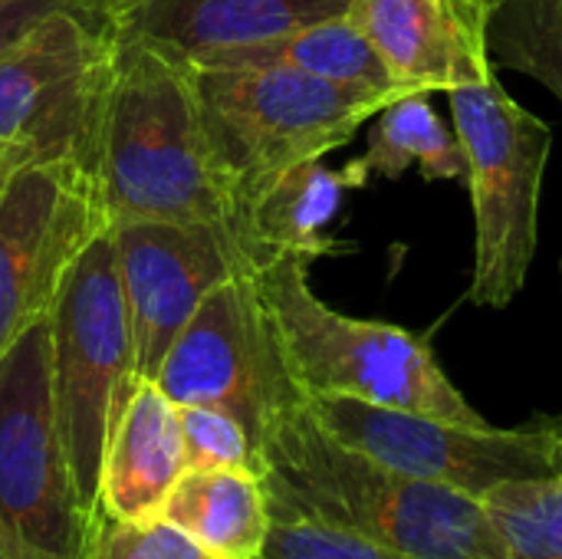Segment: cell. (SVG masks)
<instances>
[{
  "instance_id": "cell-1",
  "label": "cell",
  "mask_w": 562,
  "mask_h": 559,
  "mask_svg": "<svg viewBox=\"0 0 562 559\" xmlns=\"http://www.w3.org/2000/svg\"><path fill=\"white\" fill-rule=\"evenodd\" d=\"M95 178L112 227L125 221L234 227L237 191L184 59L115 40Z\"/></svg>"
},
{
  "instance_id": "cell-2",
  "label": "cell",
  "mask_w": 562,
  "mask_h": 559,
  "mask_svg": "<svg viewBox=\"0 0 562 559\" xmlns=\"http://www.w3.org/2000/svg\"><path fill=\"white\" fill-rule=\"evenodd\" d=\"M260 455L267 494L313 521L418 559H507L484 501L346 448L306 402L270 425Z\"/></svg>"
},
{
  "instance_id": "cell-3",
  "label": "cell",
  "mask_w": 562,
  "mask_h": 559,
  "mask_svg": "<svg viewBox=\"0 0 562 559\" xmlns=\"http://www.w3.org/2000/svg\"><path fill=\"white\" fill-rule=\"evenodd\" d=\"M254 280L303 399L346 395L458 425H487L445 376L428 339L326 306L310 287V260L280 254L257 267Z\"/></svg>"
},
{
  "instance_id": "cell-4",
  "label": "cell",
  "mask_w": 562,
  "mask_h": 559,
  "mask_svg": "<svg viewBox=\"0 0 562 559\" xmlns=\"http://www.w3.org/2000/svg\"><path fill=\"white\" fill-rule=\"evenodd\" d=\"M49 336L56 425L79 504L99 534L105 448L138 385L112 227L76 260L49 310Z\"/></svg>"
},
{
  "instance_id": "cell-5",
  "label": "cell",
  "mask_w": 562,
  "mask_h": 559,
  "mask_svg": "<svg viewBox=\"0 0 562 559\" xmlns=\"http://www.w3.org/2000/svg\"><path fill=\"white\" fill-rule=\"evenodd\" d=\"M191 69L211 138L237 191V214L277 175L346 145L362 122L405 96L339 86L286 66Z\"/></svg>"
},
{
  "instance_id": "cell-6",
  "label": "cell",
  "mask_w": 562,
  "mask_h": 559,
  "mask_svg": "<svg viewBox=\"0 0 562 559\" xmlns=\"http://www.w3.org/2000/svg\"><path fill=\"white\" fill-rule=\"evenodd\" d=\"M454 132L468 155L477 224L474 306H510L524 290L540 241V191L553 148L550 125L514 102L497 76L448 89Z\"/></svg>"
},
{
  "instance_id": "cell-7",
  "label": "cell",
  "mask_w": 562,
  "mask_h": 559,
  "mask_svg": "<svg viewBox=\"0 0 562 559\" xmlns=\"http://www.w3.org/2000/svg\"><path fill=\"white\" fill-rule=\"evenodd\" d=\"M92 544L56 425L46 316L0 356V559H89Z\"/></svg>"
},
{
  "instance_id": "cell-8",
  "label": "cell",
  "mask_w": 562,
  "mask_h": 559,
  "mask_svg": "<svg viewBox=\"0 0 562 559\" xmlns=\"http://www.w3.org/2000/svg\"><path fill=\"white\" fill-rule=\"evenodd\" d=\"M112 59L105 10H59L0 53V178L59 158L95 171Z\"/></svg>"
},
{
  "instance_id": "cell-9",
  "label": "cell",
  "mask_w": 562,
  "mask_h": 559,
  "mask_svg": "<svg viewBox=\"0 0 562 559\" xmlns=\"http://www.w3.org/2000/svg\"><path fill=\"white\" fill-rule=\"evenodd\" d=\"M306 409L319 428L346 448L477 501L510 481L560 474L562 428L507 432L491 425H458L346 395H313L306 399Z\"/></svg>"
},
{
  "instance_id": "cell-10",
  "label": "cell",
  "mask_w": 562,
  "mask_h": 559,
  "mask_svg": "<svg viewBox=\"0 0 562 559\" xmlns=\"http://www.w3.org/2000/svg\"><path fill=\"white\" fill-rule=\"evenodd\" d=\"M155 385L171 405L231 412L257 448L280 415L306 402L286 369L254 270L231 277L204 297L171 343Z\"/></svg>"
},
{
  "instance_id": "cell-11",
  "label": "cell",
  "mask_w": 562,
  "mask_h": 559,
  "mask_svg": "<svg viewBox=\"0 0 562 559\" xmlns=\"http://www.w3.org/2000/svg\"><path fill=\"white\" fill-rule=\"evenodd\" d=\"M99 178L59 158L0 178V356L46 320L82 250L109 231Z\"/></svg>"
},
{
  "instance_id": "cell-12",
  "label": "cell",
  "mask_w": 562,
  "mask_h": 559,
  "mask_svg": "<svg viewBox=\"0 0 562 559\" xmlns=\"http://www.w3.org/2000/svg\"><path fill=\"white\" fill-rule=\"evenodd\" d=\"M132 329L135 376L155 382L171 343L211 290L250 273L237 231L201 221H125L112 227Z\"/></svg>"
},
{
  "instance_id": "cell-13",
  "label": "cell",
  "mask_w": 562,
  "mask_h": 559,
  "mask_svg": "<svg viewBox=\"0 0 562 559\" xmlns=\"http://www.w3.org/2000/svg\"><path fill=\"white\" fill-rule=\"evenodd\" d=\"M346 16L408 92H448L494 72L487 13L461 0H349Z\"/></svg>"
},
{
  "instance_id": "cell-14",
  "label": "cell",
  "mask_w": 562,
  "mask_h": 559,
  "mask_svg": "<svg viewBox=\"0 0 562 559\" xmlns=\"http://www.w3.org/2000/svg\"><path fill=\"white\" fill-rule=\"evenodd\" d=\"M346 10L349 0H128L112 10V30L115 40L207 66Z\"/></svg>"
},
{
  "instance_id": "cell-15",
  "label": "cell",
  "mask_w": 562,
  "mask_h": 559,
  "mask_svg": "<svg viewBox=\"0 0 562 559\" xmlns=\"http://www.w3.org/2000/svg\"><path fill=\"white\" fill-rule=\"evenodd\" d=\"M184 474L178 409L155 382H138L105 448L102 524L158 514L175 481Z\"/></svg>"
},
{
  "instance_id": "cell-16",
  "label": "cell",
  "mask_w": 562,
  "mask_h": 559,
  "mask_svg": "<svg viewBox=\"0 0 562 559\" xmlns=\"http://www.w3.org/2000/svg\"><path fill=\"white\" fill-rule=\"evenodd\" d=\"M352 188L356 185L349 171H333L323 165V158L300 161L260 188L240 208L234 224L247 257L254 260V270L280 254L316 260L336 250L329 224Z\"/></svg>"
},
{
  "instance_id": "cell-17",
  "label": "cell",
  "mask_w": 562,
  "mask_h": 559,
  "mask_svg": "<svg viewBox=\"0 0 562 559\" xmlns=\"http://www.w3.org/2000/svg\"><path fill=\"white\" fill-rule=\"evenodd\" d=\"M158 517L184 530L214 559H260L270 530L263 474L231 468L184 471Z\"/></svg>"
},
{
  "instance_id": "cell-18",
  "label": "cell",
  "mask_w": 562,
  "mask_h": 559,
  "mask_svg": "<svg viewBox=\"0 0 562 559\" xmlns=\"http://www.w3.org/2000/svg\"><path fill=\"white\" fill-rule=\"evenodd\" d=\"M418 168L425 181H468V155L454 128L431 109V92H405L389 102L372 132L366 155L346 165L356 188L369 178H402Z\"/></svg>"
},
{
  "instance_id": "cell-19",
  "label": "cell",
  "mask_w": 562,
  "mask_h": 559,
  "mask_svg": "<svg viewBox=\"0 0 562 559\" xmlns=\"http://www.w3.org/2000/svg\"><path fill=\"white\" fill-rule=\"evenodd\" d=\"M207 66H286V69H296L326 82H339V86L408 92L405 86L392 79V72L385 69L372 43L362 36V30L349 16H333V20L303 26L296 33L221 56Z\"/></svg>"
},
{
  "instance_id": "cell-20",
  "label": "cell",
  "mask_w": 562,
  "mask_h": 559,
  "mask_svg": "<svg viewBox=\"0 0 562 559\" xmlns=\"http://www.w3.org/2000/svg\"><path fill=\"white\" fill-rule=\"evenodd\" d=\"M484 40L494 66L533 76L562 102V0H504Z\"/></svg>"
},
{
  "instance_id": "cell-21",
  "label": "cell",
  "mask_w": 562,
  "mask_h": 559,
  "mask_svg": "<svg viewBox=\"0 0 562 559\" xmlns=\"http://www.w3.org/2000/svg\"><path fill=\"white\" fill-rule=\"evenodd\" d=\"M507 559H562V478L510 481L484 494Z\"/></svg>"
},
{
  "instance_id": "cell-22",
  "label": "cell",
  "mask_w": 562,
  "mask_h": 559,
  "mask_svg": "<svg viewBox=\"0 0 562 559\" xmlns=\"http://www.w3.org/2000/svg\"><path fill=\"white\" fill-rule=\"evenodd\" d=\"M270 497V494H267ZM260 559H418L359 534L313 521L270 497V530Z\"/></svg>"
},
{
  "instance_id": "cell-23",
  "label": "cell",
  "mask_w": 562,
  "mask_h": 559,
  "mask_svg": "<svg viewBox=\"0 0 562 559\" xmlns=\"http://www.w3.org/2000/svg\"><path fill=\"white\" fill-rule=\"evenodd\" d=\"M181 448H184V471H207V468H231L263 474V455L250 432L224 409L214 405H175Z\"/></svg>"
},
{
  "instance_id": "cell-24",
  "label": "cell",
  "mask_w": 562,
  "mask_h": 559,
  "mask_svg": "<svg viewBox=\"0 0 562 559\" xmlns=\"http://www.w3.org/2000/svg\"><path fill=\"white\" fill-rule=\"evenodd\" d=\"M89 559H214L184 530L158 514L135 521H105Z\"/></svg>"
},
{
  "instance_id": "cell-25",
  "label": "cell",
  "mask_w": 562,
  "mask_h": 559,
  "mask_svg": "<svg viewBox=\"0 0 562 559\" xmlns=\"http://www.w3.org/2000/svg\"><path fill=\"white\" fill-rule=\"evenodd\" d=\"M59 10H105V3L102 0H0V53Z\"/></svg>"
},
{
  "instance_id": "cell-26",
  "label": "cell",
  "mask_w": 562,
  "mask_h": 559,
  "mask_svg": "<svg viewBox=\"0 0 562 559\" xmlns=\"http://www.w3.org/2000/svg\"><path fill=\"white\" fill-rule=\"evenodd\" d=\"M461 3H471V7H477V10L491 13V10H494V7H501L504 0H461Z\"/></svg>"
},
{
  "instance_id": "cell-27",
  "label": "cell",
  "mask_w": 562,
  "mask_h": 559,
  "mask_svg": "<svg viewBox=\"0 0 562 559\" xmlns=\"http://www.w3.org/2000/svg\"><path fill=\"white\" fill-rule=\"evenodd\" d=\"M105 3V10H109V16H112V10H119V7H125L128 0H102Z\"/></svg>"
},
{
  "instance_id": "cell-28",
  "label": "cell",
  "mask_w": 562,
  "mask_h": 559,
  "mask_svg": "<svg viewBox=\"0 0 562 559\" xmlns=\"http://www.w3.org/2000/svg\"><path fill=\"white\" fill-rule=\"evenodd\" d=\"M560 478H562V438H560Z\"/></svg>"
}]
</instances>
